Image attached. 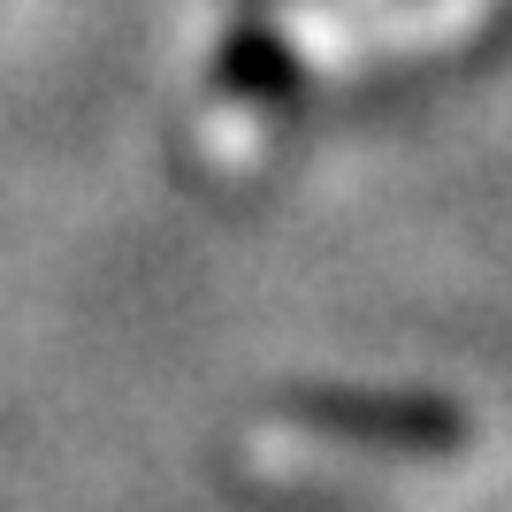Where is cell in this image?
<instances>
[{
  "mask_svg": "<svg viewBox=\"0 0 512 512\" xmlns=\"http://www.w3.org/2000/svg\"><path fill=\"white\" fill-rule=\"evenodd\" d=\"M490 8H497V0H413V8H398L375 39H360L352 69H360V62H390V54H436V46L467 39Z\"/></svg>",
  "mask_w": 512,
  "mask_h": 512,
  "instance_id": "cell-1",
  "label": "cell"
}]
</instances>
